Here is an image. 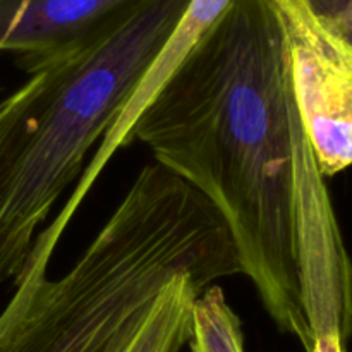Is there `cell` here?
Instances as JSON below:
<instances>
[{"mask_svg": "<svg viewBox=\"0 0 352 352\" xmlns=\"http://www.w3.org/2000/svg\"><path fill=\"white\" fill-rule=\"evenodd\" d=\"M220 278L206 272L172 278L138 329L113 352H181L192 336V309L198 296Z\"/></svg>", "mask_w": 352, "mask_h": 352, "instance_id": "8992f818", "label": "cell"}, {"mask_svg": "<svg viewBox=\"0 0 352 352\" xmlns=\"http://www.w3.org/2000/svg\"><path fill=\"white\" fill-rule=\"evenodd\" d=\"M309 352H346L344 349V342L337 332H327L316 337L313 342V347Z\"/></svg>", "mask_w": 352, "mask_h": 352, "instance_id": "9c48e42d", "label": "cell"}, {"mask_svg": "<svg viewBox=\"0 0 352 352\" xmlns=\"http://www.w3.org/2000/svg\"><path fill=\"white\" fill-rule=\"evenodd\" d=\"M127 0H0V54L26 74Z\"/></svg>", "mask_w": 352, "mask_h": 352, "instance_id": "5b68a950", "label": "cell"}, {"mask_svg": "<svg viewBox=\"0 0 352 352\" xmlns=\"http://www.w3.org/2000/svg\"><path fill=\"white\" fill-rule=\"evenodd\" d=\"M280 19L296 103L325 177L352 165V47L306 0H272Z\"/></svg>", "mask_w": 352, "mask_h": 352, "instance_id": "277c9868", "label": "cell"}, {"mask_svg": "<svg viewBox=\"0 0 352 352\" xmlns=\"http://www.w3.org/2000/svg\"><path fill=\"white\" fill-rule=\"evenodd\" d=\"M320 21L352 47V0H306Z\"/></svg>", "mask_w": 352, "mask_h": 352, "instance_id": "ba28073f", "label": "cell"}, {"mask_svg": "<svg viewBox=\"0 0 352 352\" xmlns=\"http://www.w3.org/2000/svg\"><path fill=\"white\" fill-rule=\"evenodd\" d=\"M234 265L226 229L184 182L144 165L67 274L14 280L0 352H113L181 274L222 280Z\"/></svg>", "mask_w": 352, "mask_h": 352, "instance_id": "7a4b0ae2", "label": "cell"}, {"mask_svg": "<svg viewBox=\"0 0 352 352\" xmlns=\"http://www.w3.org/2000/svg\"><path fill=\"white\" fill-rule=\"evenodd\" d=\"M189 0H127L0 102V282L21 274L40 227L79 181Z\"/></svg>", "mask_w": 352, "mask_h": 352, "instance_id": "3957f363", "label": "cell"}, {"mask_svg": "<svg viewBox=\"0 0 352 352\" xmlns=\"http://www.w3.org/2000/svg\"><path fill=\"white\" fill-rule=\"evenodd\" d=\"M189 346L192 352H244L243 323L219 284L196 299Z\"/></svg>", "mask_w": 352, "mask_h": 352, "instance_id": "52a82bcc", "label": "cell"}, {"mask_svg": "<svg viewBox=\"0 0 352 352\" xmlns=\"http://www.w3.org/2000/svg\"><path fill=\"white\" fill-rule=\"evenodd\" d=\"M222 215L265 311L306 352L352 336V261L272 0H232L131 133Z\"/></svg>", "mask_w": 352, "mask_h": 352, "instance_id": "6da1fadb", "label": "cell"}]
</instances>
